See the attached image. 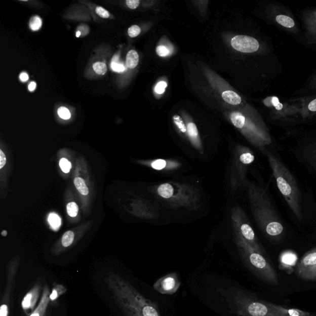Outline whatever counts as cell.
Returning <instances> with one entry per match:
<instances>
[{
    "label": "cell",
    "mask_w": 316,
    "mask_h": 316,
    "mask_svg": "<svg viewBox=\"0 0 316 316\" xmlns=\"http://www.w3.org/2000/svg\"><path fill=\"white\" fill-rule=\"evenodd\" d=\"M17 270L18 267L13 266L9 267L7 273V284L6 287L4 296H3L2 303H7L10 300L11 293H12L14 287L15 285V280Z\"/></svg>",
    "instance_id": "obj_11"
},
{
    "label": "cell",
    "mask_w": 316,
    "mask_h": 316,
    "mask_svg": "<svg viewBox=\"0 0 316 316\" xmlns=\"http://www.w3.org/2000/svg\"><path fill=\"white\" fill-rule=\"evenodd\" d=\"M156 53L158 55L162 56V57H165V56L170 55L171 53L168 48L163 46V45H160L157 47Z\"/></svg>",
    "instance_id": "obj_33"
},
{
    "label": "cell",
    "mask_w": 316,
    "mask_h": 316,
    "mask_svg": "<svg viewBox=\"0 0 316 316\" xmlns=\"http://www.w3.org/2000/svg\"><path fill=\"white\" fill-rule=\"evenodd\" d=\"M276 21L282 26L292 28L295 26V22L290 17L286 15H279L276 17Z\"/></svg>",
    "instance_id": "obj_19"
},
{
    "label": "cell",
    "mask_w": 316,
    "mask_h": 316,
    "mask_svg": "<svg viewBox=\"0 0 316 316\" xmlns=\"http://www.w3.org/2000/svg\"><path fill=\"white\" fill-rule=\"evenodd\" d=\"M157 193L160 196L165 199H170L174 194V188L169 183H164L157 188Z\"/></svg>",
    "instance_id": "obj_14"
},
{
    "label": "cell",
    "mask_w": 316,
    "mask_h": 316,
    "mask_svg": "<svg viewBox=\"0 0 316 316\" xmlns=\"http://www.w3.org/2000/svg\"><path fill=\"white\" fill-rule=\"evenodd\" d=\"M234 49L242 53H254L259 48L258 41L255 38L247 35H237L231 41Z\"/></svg>",
    "instance_id": "obj_8"
},
{
    "label": "cell",
    "mask_w": 316,
    "mask_h": 316,
    "mask_svg": "<svg viewBox=\"0 0 316 316\" xmlns=\"http://www.w3.org/2000/svg\"><path fill=\"white\" fill-rule=\"evenodd\" d=\"M2 236H7V235H8L7 231L5 230H4V231H2Z\"/></svg>",
    "instance_id": "obj_45"
},
{
    "label": "cell",
    "mask_w": 316,
    "mask_h": 316,
    "mask_svg": "<svg viewBox=\"0 0 316 316\" xmlns=\"http://www.w3.org/2000/svg\"><path fill=\"white\" fill-rule=\"evenodd\" d=\"M231 312L237 316H280L275 314L267 301L236 287L221 290Z\"/></svg>",
    "instance_id": "obj_4"
},
{
    "label": "cell",
    "mask_w": 316,
    "mask_h": 316,
    "mask_svg": "<svg viewBox=\"0 0 316 316\" xmlns=\"http://www.w3.org/2000/svg\"><path fill=\"white\" fill-rule=\"evenodd\" d=\"M74 185L79 193L83 194V195L86 196L89 194V189L87 187L85 180L82 179V178L76 177L74 179Z\"/></svg>",
    "instance_id": "obj_18"
},
{
    "label": "cell",
    "mask_w": 316,
    "mask_h": 316,
    "mask_svg": "<svg viewBox=\"0 0 316 316\" xmlns=\"http://www.w3.org/2000/svg\"><path fill=\"white\" fill-rule=\"evenodd\" d=\"M267 156L279 191L293 214L299 221H301L303 219L301 195L295 177L275 155L267 153Z\"/></svg>",
    "instance_id": "obj_3"
},
{
    "label": "cell",
    "mask_w": 316,
    "mask_h": 316,
    "mask_svg": "<svg viewBox=\"0 0 316 316\" xmlns=\"http://www.w3.org/2000/svg\"><path fill=\"white\" fill-rule=\"evenodd\" d=\"M81 33L80 32V31H77V33H76V36H77V37H79V36H81Z\"/></svg>",
    "instance_id": "obj_46"
},
{
    "label": "cell",
    "mask_w": 316,
    "mask_h": 316,
    "mask_svg": "<svg viewBox=\"0 0 316 316\" xmlns=\"http://www.w3.org/2000/svg\"><path fill=\"white\" fill-rule=\"evenodd\" d=\"M222 97L227 103L232 105H238L242 102V98L235 92L227 90L222 93Z\"/></svg>",
    "instance_id": "obj_13"
},
{
    "label": "cell",
    "mask_w": 316,
    "mask_h": 316,
    "mask_svg": "<svg viewBox=\"0 0 316 316\" xmlns=\"http://www.w3.org/2000/svg\"><path fill=\"white\" fill-rule=\"evenodd\" d=\"M272 101L273 105L275 107V108L276 109L281 110L282 109V108H283V106H282V104L280 102H279V100L278 98L273 97Z\"/></svg>",
    "instance_id": "obj_40"
},
{
    "label": "cell",
    "mask_w": 316,
    "mask_h": 316,
    "mask_svg": "<svg viewBox=\"0 0 316 316\" xmlns=\"http://www.w3.org/2000/svg\"><path fill=\"white\" fill-rule=\"evenodd\" d=\"M181 285L179 275L176 272L169 273L154 282L155 291L163 295H173L179 289Z\"/></svg>",
    "instance_id": "obj_7"
},
{
    "label": "cell",
    "mask_w": 316,
    "mask_h": 316,
    "mask_svg": "<svg viewBox=\"0 0 316 316\" xmlns=\"http://www.w3.org/2000/svg\"><path fill=\"white\" fill-rule=\"evenodd\" d=\"M41 285L37 283L25 295L22 301V307L25 312L34 308L41 293Z\"/></svg>",
    "instance_id": "obj_9"
},
{
    "label": "cell",
    "mask_w": 316,
    "mask_h": 316,
    "mask_svg": "<svg viewBox=\"0 0 316 316\" xmlns=\"http://www.w3.org/2000/svg\"><path fill=\"white\" fill-rule=\"evenodd\" d=\"M78 207L75 202H70L67 205V213L70 217H74L77 215Z\"/></svg>",
    "instance_id": "obj_27"
},
{
    "label": "cell",
    "mask_w": 316,
    "mask_h": 316,
    "mask_svg": "<svg viewBox=\"0 0 316 316\" xmlns=\"http://www.w3.org/2000/svg\"><path fill=\"white\" fill-rule=\"evenodd\" d=\"M50 290L48 286L44 288L43 293H42L41 301L37 307L29 316H44L48 306L50 303Z\"/></svg>",
    "instance_id": "obj_12"
},
{
    "label": "cell",
    "mask_w": 316,
    "mask_h": 316,
    "mask_svg": "<svg viewBox=\"0 0 316 316\" xmlns=\"http://www.w3.org/2000/svg\"><path fill=\"white\" fill-rule=\"evenodd\" d=\"M58 113L59 117L65 120H69L70 117V113L68 109L65 108V107L59 108L58 110Z\"/></svg>",
    "instance_id": "obj_32"
},
{
    "label": "cell",
    "mask_w": 316,
    "mask_h": 316,
    "mask_svg": "<svg viewBox=\"0 0 316 316\" xmlns=\"http://www.w3.org/2000/svg\"><path fill=\"white\" fill-rule=\"evenodd\" d=\"M8 313H9V310H8L7 304L2 303L1 307H0V316H8Z\"/></svg>",
    "instance_id": "obj_38"
},
{
    "label": "cell",
    "mask_w": 316,
    "mask_h": 316,
    "mask_svg": "<svg viewBox=\"0 0 316 316\" xmlns=\"http://www.w3.org/2000/svg\"><path fill=\"white\" fill-rule=\"evenodd\" d=\"M74 240V233L72 231H67L62 237V245L64 247H68L72 245Z\"/></svg>",
    "instance_id": "obj_21"
},
{
    "label": "cell",
    "mask_w": 316,
    "mask_h": 316,
    "mask_svg": "<svg viewBox=\"0 0 316 316\" xmlns=\"http://www.w3.org/2000/svg\"><path fill=\"white\" fill-rule=\"evenodd\" d=\"M104 282L126 316H162L156 303L146 298L120 275L108 272Z\"/></svg>",
    "instance_id": "obj_1"
},
{
    "label": "cell",
    "mask_w": 316,
    "mask_h": 316,
    "mask_svg": "<svg viewBox=\"0 0 316 316\" xmlns=\"http://www.w3.org/2000/svg\"><path fill=\"white\" fill-rule=\"evenodd\" d=\"M95 11L96 13H97L99 16L101 17V18L104 19H108L109 18V13L102 7H98L96 8Z\"/></svg>",
    "instance_id": "obj_34"
},
{
    "label": "cell",
    "mask_w": 316,
    "mask_h": 316,
    "mask_svg": "<svg viewBox=\"0 0 316 316\" xmlns=\"http://www.w3.org/2000/svg\"><path fill=\"white\" fill-rule=\"evenodd\" d=\"M139 61V56L136 51L131 50L126 56V66L129 69H134Z\"/></svg>",
    "instance_id": "obj_15"
},
{
    "label": "cell",
    "mask_w": 316,
    "mask_h": 316,
    "mask_svg": "<svg viewBox=\"0 0 316 316\" xmlns=\"http://www.w3.org/2000/svg\"><path fill=\"white\" fill-rule=\"evenodd\" d=\"M49 221L51 226L54 229H57L61 225V219L56 214H51L49 217Z\"/></svg>",
    "instance_id": "obj_25"
},
{
    "label": "cell",
    "mask_w": 316,
    "mask_h": 316,
    "mask_svg": "<svg viewBox=\"0 0 316 316\" xmlns=\"http://www.w3.org/2000/svg\"><path fill=\"white\" fill-rule=\"evenodd\" d=\"M30 29L33 31L38 30L41 29L42 25V19L38 16H34L30 19Z\"/></svg>",
    "instance_id": "obj_26"
},
{
    "label": "cell",
    "mask_w": 316,
    "mask_h": 316,
    "mask_svg": "<svg viewBox=\"0 0 316 316\" xmlns=\"http://www.w3.org/2000/svg\"><path fill=\"white\" fill-rule=\"evenodd\" d=\"M270 308L275 314L280 316H314L308 312L301 311L298 309H290L284 306L278 305L268 302Z\"/></svg>",
    "instance_id": "obj_10"
},
{
    "label": "cell",
    "mask_w": 316,
    "mask_h": 316,
    "mask_svg": "<svg viewBox=\"0 0 316 316\" xmlns=\"http://www.w3.org/2000/svg\"><path fill=\"white\" fill-rule=\"evenodd\" d=\"M111 69L114 71L118 72H123L126 70V67L121 64L117 63H111Z\"/></svg>",
    "instance_id": "obj_36"
},
{
    "label": "cell",
    "mask_w": 316,
    "mask_h": 316,
    "mask_svg": "<svg viewBox=\"0 0 316 316\" xmlns=\"http://www.w3.org/2000/svg\"><path fill=\"white\" fill-rule=\"evenodd\" d=\"M168 84L165 82H160V83L157 84L156 87H155V92L157 94H163L165 92V89L167 87Z\"/></svg>",
    "instance_id": "obj_35"
},
{
    "label": "cell",
    "mask_w": 316,
    "mask_h": 316,
    "mask_svg": "<svg viewBox=\"0 0 316 316\" xmlns=\"http://www.w3.org/2000/svg\"><path fill=\"white\" fill-rule=\"evenodd\" d=\"M35 88H36V83H34V82H32V83H31L29 86V91L33 92V90L35 89Z\"/></svg>",
    "instance_id": "obj_43"
},
{
    "label": "cell",
    "mask_w": 316,
    "mask_h": 316,
    "mask_svg": "<svg viewBox=\"0 0 316 316\" xmlns=\"http://www.w3.org/2000/svg\"><path fill=\"white\" fill-rule=\"evenodd\" d=\"M187 132L189 136L193 140L196 141L198 137H199V131L195 124L193 123H189L187 126Z\"/></svg>",
    "instance_id": "obj_24"
},
{
    "label": "cell",
    "mask_w": 316,
    "mask_h": 316,
    "mask_svg": "<svg viewBox=\"0 0 316 316\" xmlns=\"http://www.w3.org/2000/svg\"><path fill=\"white\" fill-rule=\"evenodd\" d=\"M139 0H127L126 5L131 10H135L139 6Z\"/></svg>",
    "instance_id": "obj_37"
},
{
    "label": "cell",
    "mask_w": 316,
    "mask_h": 316,
    "mask_svg": "<svg viewBox=\"0 0 316 316\" xmlns=\"http://www.w3.org/2000/svg\"><path fill=\"white\" fill-rule=\"evenodd\" d=\"M174 121L175 124H176L177 128H179L182 133H186V132H187V129L186 128V126L184 123H183L181 117L179 116V115H175V116H174Z\"/></svg>",
    "instance_id": "obj_28"
},
{
    "label": "cell",
    "mask_w": 316,
    "mask_h": 316,
    "mask_svg": "<svg viewBox=\"0 0 316 316\" xmlns=\"http://www.w3.org/2000/svg\"><path fill=\"white\" fill-rule=\"evenodd\" d=\"M249 193L254 216L262 232L270 241L280 242L284 233V224L266 191L251 185Z\"/></svg>",
    "instance_id": "obj_2"
},
{
    "label": "cell",
    "mask_w": 316,
    "mask_h": 316,
    "mask_svg": "<svg viewBox=\"0 0 316 316\" xmlns=\"http://www.w3.org/2000/svg\"><path fill=\"white\" fill-rule=\"evenodd\" d=\"M20 79H21L22 82H26L29 79V76H28L27 73H22L21 75H20Z\"/></svg>",
    "instance_id": "obj_42"
},
{
    "label": "cell",
    "mask_w": 316,
    "mask_h": 316,
    "mask_svg": "<svg viewBox=\"0 0 316 316\" xmlns=\"http://www.w3.org/2000/svg\"><path fill=\"white\" fill-rule=\"evenodd\" d=\"M231 121L236 128L242 129L244 128L245 123V117L240 112H233L230 116Z\"/></svg>",
    "instance_id": "obj_17"
},
{
    "label": "cell",
    "mask_w": 316,
    "mask_h": 316,
    "mask_svg": "<svg viewBox=\"0 0 316 316\" xmlns=\"http://www.w3.org/2000/svg\"><path fill=\"white\" fill-rule=\"evenodd\" d=\"M67 289L63 285L53 284V287L52 293H50V301L53 302L66 293Z\"/></svg>",
    "instance_id": "obj_16"
},
{
    "label": "cell",
    "mask_w": 316,
    "mask_h": 316,
    "mask_svg": "<svg viewBox=\"0 0 316 316\" xmlns=\"http://www.w3.org/2000/svg\"><path fill=\"white\" fill-rule=\"evenodd\" d=\"M94 71L99 75H104L107 72V66L102 62H97L93 65Z\"/></svg>",
    "instance_id": "obj_23"
},
{
    "label": "cell",
    "mask_w": 316,
    "mask_h": 316,
    "mask_svg": "<svg viewBox=\"0 0 316 316\" xmlns=\"http://www.w3.org/2000/svg\"><path fill=\"white\" fill-rule=\"evenodd\" d=\"M296 273L304 281H316V247L302 257L296 267Z\"/></svg>",
    "instance_id": "obj_6"
},
{
    "label": "cell",
    "mask_w": 316,
    "mask_h": 316,
    "mask_svg": "<svg viewBox=\"0 0 316 316\" xmlns=\"http://www.w3.org/2000/svg\"><path fill=\"white\" fill-rule=\"evenodd\" d=\"M239 160L240 162L244 164V165H248L254 162L255 156L250 152H245V153H242L240 156Z\"/></svg>",
    "instance_id": "obj_22"
},
{
    "label": "cell",
    "mask_w": 316,
    "mask_h": 316,
    "mask_svg": "<svg viewBox=\"0 0 316 316\" xmlns=\"http://www.w3.org/2000/svg\"><path fill=\"white\" fill-rule=\"evenodd\" d=\"M304 155L307 162L316 172V148L309 149Z\"/></svg>",
    "instance_id": "obj_20"
},
{
    "label": "cell",
    "mask_w": 316,
    "mask_h": 316,
    "mask_svg": "<svg viewBox=\"0 0 316 316\" xmlns=\"http://www.w3.org/2000/svg\"><path fill=\"white\" fill-rule=\"evenodd\" d=\"M7 163V158L4 152L0 149V169H2Z\"/></svg>",
    "instance_id": "obj_39"
},
{
    "label": "cell",
    "mask_w": 316,
    "mask_h": 316,
    "mask_svg": "<svg viewBox=\"0 0 316 316\" xmlns=\"http://www.w3.org/2000/svg\"><path fill=\"white\" fill-rule=\"evenodd\" d=\"M308 109L311 111H316V99L309 104Z\"/></svg>",
    "instance_id": "obj_41"
},
{
    "label": "cell",
    "mask_w": 316,
    "mask_h": 316,
    "mask_svg": "<svg viewBox=\"0 0 316 316\" xmlns=\"http://www.w3.org/2000/svg\"><path fill=\"white\" fill-rule=\"evenodd\" d=\"M237 238V245L239 248L242 260L251 271L261 280L270 285L279 284L278 273L262 254L257 252L243 238L241 234Z\"/></svg>",
    "instance_id": "obj_5"
},
{
    "label": "cell",
    "mask_w": 316,
    "mask_h": 316,
    "mask_svg": "<svg viewBox=\"0 0 316 316\" xmlns=\"http://www.w3.org/2000/svg\"><path fill=\"white\" fill-rule=\"evenodd\" d=\"M59 166L61 169V170L64 172V173H68L72 168L71 163H70L68 160L63 158L59 162Z\"/></svg>",
    "instance_id": "obj_29"
},
{
    "label": "cell",
    "mask_w": 316,
    "mask_h": 316,
    "mask_svg": "<svg viewBox=\"0 0 316 316\" xmlns=\"http://www.w3.org/2000/svg\"><path fill=\"white\" fill-rule=\"evenodd\" d=\"M166 165H167V163H166L165 160H157L154 161V162L151 163V167L155 169V170L160 171L165 169Z\"/></svg>",
    "instance_id": "obj_30"
},
{
    "label": "cell",
    "mask_w": 316,
    "mask_h": 316,
    "mask_svg": "<svg viewBox=\"0 0 316 316\" xmlns=\"http://www.w3.org/2000/svg\"><path fill=\"white\" fill-rule=\"evenodd\" d=\"M141 32V29L137 25H132L128 29V34L132 38L136 37Z\"/></svg>",
    "instance_id": "obj_31"
},
{
    "label": "cell",
    "mask_w": 316,
    "mask_h": 316,
    "mask_svg": "<svg viewBox=\"0 0 316 316\" xmlns=\"http://www.w3.org/2000/svg\"><path fill=\"white\" fill-rule=\"evenodd\" d=\"M118 59V56H114V58H112V63H117V60Z\"/></svg>",
    "instance_id": "obj_44"
}]
</instances>
